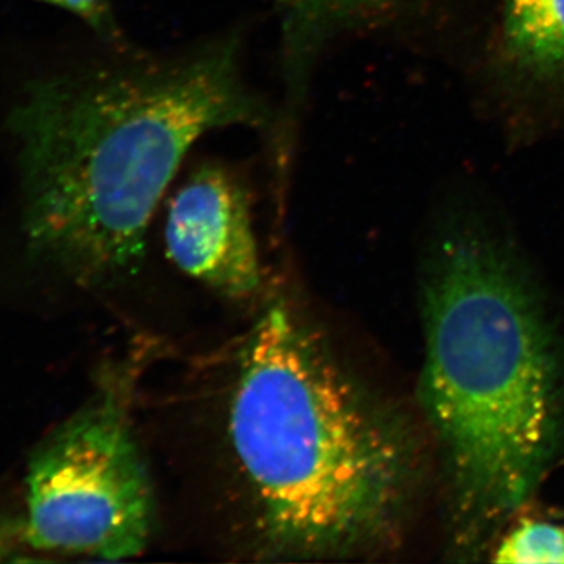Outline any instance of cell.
<instances>
[{"instance_id":"obj_7","label":"cell","mask_w":564,"mask_h":564,"mask_svg":"<svg viewBox=\"0 0 564 564\" xmlns=\"http://www.w3.org/2000/svg\"><path fill=\"white\" fill-rule=\"evenodd\" d=\"M503 47L516 68L530 76H563L564 0H507Z\"/></svg>"},{"instance_id":"obj_6","label":"cell","mask_w":564,"mask_h":564,"mask_svg":"<svg viewBox=\"0 0 564 564\" xmlns=\"http://www.w3.org/2000/svg\"><path fill=\"white\" fill-rule=\"evenodd\" d=\"M280 25L281 55L293 65L318 62L334 41L391 18L400 0H270Z\"/></svg>"},{"instance_id":"obj_3","label":"cell","mask_w":564,"mask_h":564,"mask_svg":"<svg viewBox=\"0 0 564 564\" xmlns=\"http://www.w3.org/2000/svg\"><path fill=\"white\" fill-rule=\"evenodd\" d=\"M226 426L265 558H347L395 540L417 474L413 433L284 300L243 345Z\"/></svg>"},{"instance_id":"obj_4","label":"cell","mask_w":564,"mask_h":564,"mask_svg":"<svg viewBox=\"0 0 564 564\" xmlns=\"http://www.w3.org/2000/svg\"><path fill=\"white\" fill-rule=\"evenodd\" d=\"M132 377L128 369L104 377L32 455L25 541L35 551L122 562L150 543L154 489L132 429Z\"/></svg>"},{"instance_id":"obj_1","label":"cell","mask_w":564,"mask_h":564,"mask_svg":"<svg viewBox=\"0 0 564 564\" xmlns=\"http://www.w3.org/2000/svg\"><path fill=\"white\" fill-rule=\"evenodd\" d=\"M270 118L237 35L169 57L128 51L33 82L9 117L25 248L87 288L132 276L192 148L220 129L269 128Z\"/></svg>"},{"instance_id":"obj_5","label":"cell","mask_w":564,"mask_h":564,"mask_svg":"<svg viewBox=\"0 0 564 564\" xmlns=\"http://www.w3.org/2000/svg\"><path fill=\"white\" fill-rule=\"evenodd\" d=\"M166 254L174 265L229 299H250L262 285L250 188L226 163L204 162L166 207Z\"/></svg>"},{"instance_id":"obj_8","label":"cell","mask_w":564,"mask_h":564,"mask_svg":"<svg viewBox=\"0 0 564 564\" xmlns=\"http://www.w3.org/2000/svg\"><path fill=\"white\" fill-rule=\"evenodd\" d=\"M496 563H564V522L521 518L494 543Z\"/></svg>"},{"instance_id":"obj_2","label":"cell","mask_w":564,"mask_h":564,"mask_svg":"<svg viewBox=\"0 0 564 564\" xmlns=\"http://www.w3.org/2000/svg\"><path fill=\"white\" fill-rule=\"evenodd\" d=\"M423 411L440 447L448 536L488 545L564 447V343L536 281L477 226L445 234L422 282Z\"/></svg>"},{"instance_id":"obj_9","label":"cell","mask_w":564,"mask_h":564,"mask_svg":"<svg viewBox=\"0 0 564 564\" xmlns=\"http://www.w3.org/2000/svg\"><path fill=\"white\" fill-rule=\"evenodd\" d=\"M79 18L96 35L111 46L124 47V35L115 14L111 0H40Z\"/></svg>"}]
</instances>
